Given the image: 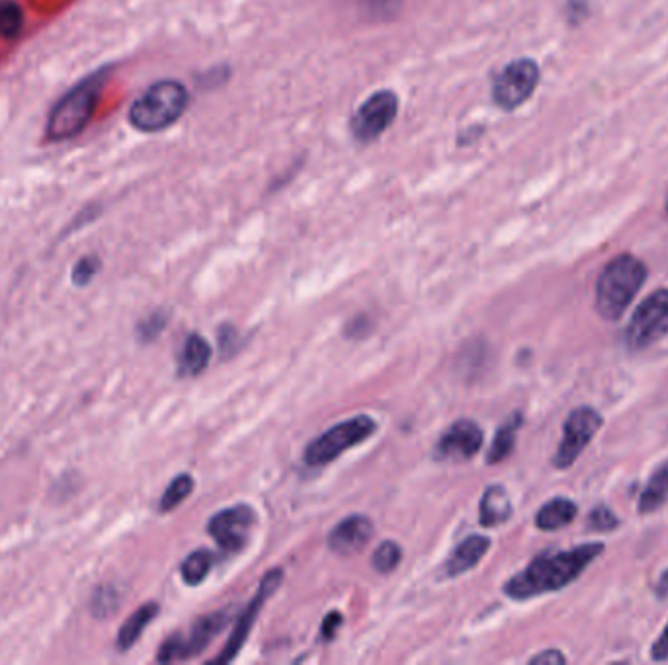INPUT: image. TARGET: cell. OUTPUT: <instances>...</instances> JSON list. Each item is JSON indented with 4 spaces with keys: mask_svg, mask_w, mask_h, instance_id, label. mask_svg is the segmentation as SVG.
I'll return each mask as SVG.
<instances>
[{
    "mask_svg": "<svg viewBox=\"0 0 668 665\" xmlns=\"http://www.w3.org/2000/svg\"><path fill=\"white\" fill-rule=\"evenodd\" d=\"M26 16L16 0H0V38L16 39L24 31Z\"/></svg>",
    "mask_w": 668,
    "mask_h": 665,
    "instance_id": "obj_23",
    "label": "cell"
},
{
    "mask_svg": "<svg viewBox=\"0 0 668 665\" xmlns=\"http://www.w3.org/2000/svg\"><path fill=\"white\" fill-rule=\"evenodd\" d=\"M401 559H403V550L398 542L395 540H383L371 557V566L379 574H391L401 564Z\"/></svg>",
    "mask_w": 668,
    "mask_h": 665,
    "instance_id": "obj_25",
    "label": "cell"
},
{
    "mask_svg": "<svg viewBox=\"0 0 668 665\" xmlns=\"http://www.w3.org/2000/svg\"><path fill=\"white\" fill-rule=\"evenodd\" d=\"M489 549H491V539H487L483 535H471V537L462 540L452 550L450 559L445 560V578H457V576H462L465 572L475 568L483 560Z\"/></svg>",
    "mask_w": 668,
    "mask_h": 665,
    "instance_id": "obj_15",
    "label": "cell"
},
{
    "mask_svg": "<svg viewBox=\"0 0 668 665\" xmlns=\"http://www.w3.org/2000/svg\"><path fill=\"white\" fill-rule=\"evenodd\" d=\"M484 435L481 425L475 424L474 420H457L445 430L438 439L434 457L438 461H459L465 463L474 459L475 455L483 447Z\"/></svg>",
    "mask_w": 668,
    "mask_h": 665,
    "instance_id": "obj_13",
    "label": "cell"
},
{
    "mask_svg": "<svg viewBox=\"0 0 668 665\" xmlns=\"http://www.w3.org/2000/svg\"><path fill=\"white\" fill-rule=\"evenodd\" d=\"M668 500V461L660 464L655 473L651 474L650 483L645 484L643 493H641L640 513L650 515L659 511L665 501Z\"/></svg>",
    "mask_w": 668,
    "mask_h": 665,
    "instance_id": "obj_21",
    "label": "cell"
},
{
    "mask_svg": "<svg viewBox=\"0 0 668 665\" xmlns=\"http://www.w3.org/2000/svg\"><path fill=\"white\" fill-rule=\"evenodd\" d=\"M340 627H342V615L339 611H332L320 625V642H330L332 638L337 637Z\"/></svg>",
    "mask_w": 668,
    "mask_h": 665,
    "instance_id": "obj_30",
    "label": "cell"
},
{
    "mask_svg": "<svg viewBox=\"0 0 668 665\" xmlns=\"http://www.w3.org/2000/svg\"><path fill=\"white\" fill-rule=\"evenodd\" d=\"M254 521L256 513L251 506L239 503L227 510L217 511L214 517L207 521V533L214 537L219 549L231 554L239 552L247 545Z\"/></svg>",
    "mask_w": 668,
    "mask_h": 665,
    "instance_id": "obj_12",
    "label": "cell"
},
{
    "mask_svg": "<svg viewBox=\"0 0 668 665\" xmlns=\"http://www.w3.org/2000/svg\"><path fill=\"white\" fill-rule=\"evenodd\" d=\"M513 517V501L501 484H493L484 490L479 503V523L483 527H499Z\"/></svg>",
    "mask_w": 668,
    "mask_h": 665,
    "instance_id": "obj_16",
    "label": "cell"
},
{
    "mask_svg": "<svg viewBox=\"0 0 668 665\" xmlns=\"http://www.w3.org/2000/svg\"><path fill=\"white\" fill-rule=\"evenodd\" d=\"M159 611H161V608H159L156 603H153V601L147 603L143 608L137 609L136 613L127 618L126 623L119 628V632H117V650L126 652V650L134 647L137 640L141 638V635H143V630H146V628L153 623V618L159 615Z\"/></svg>",
    "mask_w": 668,
    "mask_h": 665,
    "instance_id": "obj_20",
    "label": "cell"
},
{
    "mask_svg": "<svg viewBox=\"0 0 668 665\" xmlns=\"http://www.w3.org/2000/svg\"><path fill=\"white\" fill-rule=\"evenodd\" d=\"M117 609V593L114 588L98 589L94 601H92V613L97 617L112 615Z\"/></svg>",
    "mask_w": 668,
    "mask_h": 665,
    "instance_id": "obj_29",
    "label": "cell"
},
{
    "mask_svg": "<svg viewBox=\"0 0 668 665\" xmlns=\"http://www.w3.org/2000/svg\"><path fill=\"white\" fill-rule=\"evenodd\" d=\"M522 424L524 415L520 414V412H514V414L496 430L491 449H489V453H487V463H503L504 459H508V457L513 455L516 437H518V432H520Z\"/></svg>",
    "mask_w": 668,
    "mask_h": 665,
    "instance_id": "obj_19",
    "label": "cell"
},
{
    "mask_svg": "<svg viewBox=\"0 0 668 665\" xmlns=\"http://www.w3.org/2000/svg\"><path fill=\"white\" fill-rule=\"evenodd\" d=\"M166 322H168V312L166 310H155L147 319L139 322L137 336H139L141 342H153L166 329Z\"/></svg>",
    "mask_w": 668,
    "mask_h": 665,
    "instance_id": "obj_27",
    "label": "cell"
},
{
    "mask_svg": "<svg viewBox=\"0 0 668 665\" xmlns=\"http://www.w3.org/2000/svg\"><path fill=\"white\" fill-rule=\"evenodd\" d=\"M655 589H657L659 598H668V570H665V574L660 576L659 584Z\"/></svg>",
    "mask_w": 668,
    "mask_h": 665,
    "instance_id": "obj_33",
    "label": "cell"
},
{
    "mask_svg": "<svg viewBox=\"0 0 668 665\" xmlns=\"http://www.w3.org/2000/svg\"><path fill=\"white\" fill-rule=\"evenodd\" d=\"M194 478H192L190 474H180V476H176L175 481L168 484V488H166L165 494H163V498L159 501V511L168 513V511L178 508L182 501L190 498V494L194 490Z\"/></svg>",
    "mask_w": 668,
    "mask_h": 665,
    "instance_id": "obj_24",
    "label": "cell"
},
{
    "mask_svg": "<svg viewBox=\"0 0 668 665\" xmlns=\"http://www.w3.org/2000/svg\"><path fill=\"white\" fill-rule=\"evenodd\" d=\"M647 266L633 254H620L604 266L596 281V310L602 319L616 322L630 309L647 281Z\"/></svg>",
    "mask_w": 668,
    "mask_h": 665,
    "instance_id": "obj_4",
    "label": "cell"
},
{
    "mask_svg": "<svg viewBox=\"0 0 668 665\" xmlns=\"http://www.w3.org/2000/svg\"><path fill=\"white\" fill-rule=\"evenodd\" d=\"M112 68L102 67L80 78L49 110L43 139L49 145L67 143L83 136L97 116Z\"/></svg>",
    "mask_w": 668,
    "mask_h": 665,
    "instance_id": "obj_2",
    "label": "cell"
},
{
    "mask_svg": "<svg viewBox=\"0 0 668 665\" xmlns=\"http://www.w3.org/2000/svg\"><path fill=\"white\" fill-rule=\"evenodd\" d=\"M604 549L602 542H584L569 550L540 554L504 584V596L514 601H526L567 588L575 579L581 578L582 572L601 557Z\"/></svg>",
    "mask_w": 668,
    "mask_h": 665,
    "instance_id": "obj_1",
    "label": "cell"
},
{
    "mask_svg": "<svg viewBox=\"0 0 668 665\" xmlns=\"http://www.w3.org/2000/svg\"><path fill=\"white\" fill-rule=\"evenodd\" d=\"M651 657L655 662H667L668 660V623L667 627L663 628L659 640L651 648Z\"/></svg>",
    "mask_w": 668,
    "mask_h": 665,
    "instance_id": "obj_32",
    "label": "cell"
},
{
    "mask_svg": "<svg viewBox=\"0 0 668 665\" xmlns=\"http://www.w3.org/2000/svg\"><path fill=\"white\" fill-rule=\"evenodd\" d=\"M229 621H231L229 609H222V611H215L210 615L196 618L188 637H182V635L176 632L173 637L166 638L165 642L159 648L156 662L159 664H173V662H185V660L202 654L205 648L219 637L223 628L229 625Z\"/></svg>",
    "mask_w": 668,
    "mask_h": 665,
    "instance_id": "obj_7",
    "label": "cell"
},
{
    "mask_svg": "<svg viewBox=\"0 0 668 665\" xmlns=\"http://www.w3.org/2000/svg\"><path fill=\"white\" fill-rule=\"evenodd\" d=\"M618 527H620L618 515L606 506L594 508L587 517V529L594 530V533H608V530H616Z\"/></svg>",
    "mask_w": 668,
    "mask_h": 665,
    "instance_id": "obj_26",
    "label": "cell"
},
{
    "mask_svg": "<svg viewBox=\"0 0 668 665\" xmlns=\"http://www.w3.org/2000/svg\"><path fill=\"white\" fill-rule=\"evenodd\" d=\"M190 90L176 78H163L141 92L127 110V122L139 133L155 136L178 124L190 107Z\"/></svg>",
    "mask_w": 668,
    "mask_h": 665,
    "instance_id": "obj_3",
    "label": "cell"
},
{
    "mask_svg": "<svg viewBox=\"0 0 668 665\" xmlns=\"http://www.w3.org/2000/svg\"><path fill=\"white\" fill-rule=\"evenodd\" d=\"M100 268H102V261H100L98 256H94V254L83 256V258L75 264V268H73V283H75V285H80V287H85V285H88L90 281L97 278Z\"/></svg>",
    "mask_w": 668,
    "mask_h": 665,
    "instance_id": "obj_28",
    "label": "cell"
},
{
    "mask_svg": "<svg viewBox=\"0 0 668 665\" xmlns=\"http://www.w3.org/2000/svg\"><path fill=\"white\" fill-rule=\"evenodd\" d=\"M374 537V523L366 515H349L340 521L335 529L330 530L329 549L342 557L358 554L368 547L369 540Z\"/></svg>",
    "mask_w": 668,
    "mask_h": 665,
    "instance_id": "obj_14",
    "label": "cell"
},
{
    "mask_svg": "<svg viewBox=\"0 0 668 665\" xmlns=\"http://www.w3.org/2000/svg\"><path fill=\"white\" fill-rule=\"evenodd\" d=\"M602 424L604 418L598 410H594L591 406L575 408L563 424V439L553 455V466L562 471L572 466L594 439V435L598 434Z\"/></svg>",
    "mask_w": 668,
    "mask_h": 665,
    "instance_id": "obj_9",
    "label": "cell"
},
{
    "mask_svg": "<svg viewBox=\"0 0 668 665\" xmlns=\"http://www.w3.org/2000/svg\"><path fill=\"white\" fill-rule=\"evenodd\" d=\"M399 114V97L393 90H378L369 94L350 119V131L360 143L368 145L395 124Z\"/></svg>",
    "mask_w": 668,
    "mask_h": 665,
    "instance_id": "obj_8",
    "label": "cell"
},
{
    "mask_svg": "<svg viewBox=\"0 0 668 665\" xmlns=\"http://www.w3.org/2000/svg\"><path fill=\"white\" fill-rule=\"evenodd\" d=\"M212 359V349L202 334H190L186 337L185 347L178 357V375H202Z\"/></svg>",
    "mask_w": 668,
    "mask_h": 665,
    "instance_id": "obj_17",
    "label": "cell"
},
{
    "mask_svg": "<svg viewBox=\"0 0 668 665\" xmlns=\"http://www.w3.org/2000/svg\"><path fill=\"white\" fill-rule=\"evenodd\" d=\"M540 80L542 68L538 61L530 57L514 59L494 77L491 88L494 106L501 107L503 112H514L522 107L540 87Z\"/></svg>",
    "mask_w": 668,
    "mask_h": 665,
    "instance_id": "obj_6",
    "label": "cell"
},
{
    "mask_svg": "<svg viewBox=\"0 0 668 665\" xmlns=\"http://www.w3.org/2000/svg\"><path fill=\"white\" fill-rule=\"evenodd\" d=\"M215 554L212 550L198 549L190 552L180 564V576L188 586H200L214 568Z\"/></svg>",
    "mask_w": 668,
    "mask_h": 665,
    "instance_id": "obj_22",
    "label": "cell"
},
{
    "mask_svg": "<svg viewBox=\"0 0 668 665\" xmlns=\"http://www.w3.org/2000/svg\"><path fill=\"white\" fill-rule=\"evenodd\" d=\"M579 508L569 498H553L545 501L540 511L535 513V527L540 530H559L575 521Z\"/></svg>",
    "mask_w": 668,
    "mask_h": 665,
    "instance_id": "obj_18",
    "label": "cell"
},
{
    "mask_svg": "<svg viewBox=\"0 0 668 665\" xmlns=\"http://www.w3.org/2000/svg\"><path fill=\"white\" fill-rule=\"evenodd\" d=\"M530 664L533 665H562L567 664V657L563 656L559 650H545L542 654L533 656L530 660Z\"/></svg>",
    "mask_w": 668,
    "mask_h": 665,
    "instance_id": "obj_31",
    "label": "cell"
},
{
    "mask_svg": "<svg viewBox=\"0 0 668 665\" xmlns=\"http://www.w3.org/2000/svg\"><path fill=\"white\" fill-rule=\"evenodd\" d=\"M281 579H283V570L281 568L268 570L262 576L261 586L256 589V596L251 599V603L247 608L242 609L241 617L237 618V625L232 628L231 638L227 640L222 654L212 660V664H229L235 657L239 656V652H241L242 647L249 640L254 621H256L259 613L264 608L266 599L272 598L280 588Z\"/></svg>",
    "mask_w": 668,
    "mask_h": 665,
    "instance_id": "obj_11",
    "label": "cell"
},
{
    "mask_svg": "<svg viewBox=\"0 0 668 665\" xmlns=\"http://www.w3.org/2000/svg\"><path fill=\"white\" fill-rule=\"evenodd\" d=\"M378 424L374 418L366 414L356 415L352 420H344L340 424L332 425L325 434L315 437L305 449V463L310 466H325L330 461L339 459L340 455L346 453L352 447L366 442L376 434Z\"/></svg>",
    "mask_w": 668,
    "mask_h": 665,
    "instance_id": "obj_5",
    "label": "cell"
},
{
    "mask_svg": "<svg viewBox=\"0 0 668 665\" xmlns=\"http://www.w3.org/2000/svg\"><path fill=\"white\" fill-rule=\"evenodd\" d=\"M665 205H667V213H668V193H667V203H665Z\"/></svg>",
    "mask_w": 668,
    "mask_h": 665,
    "instance_id": "obj_34",
    "label": "cell"
},
{
    "mask_svg": "<svg viewBox=\"0 0 668 665\" xmlns=\"http://www.w3.org/2000/svg\"><path fill=\"white\" fill-rule=\"evenodd\" d=\"M668 332V290L653 291L633 312L626 342L631 349H645Z\"/></svg>",
    "mask_w": 668,
    "mask_h": 665,
    "instance_id": "obj_10",
    "label": "cell"
}]
</instances>
